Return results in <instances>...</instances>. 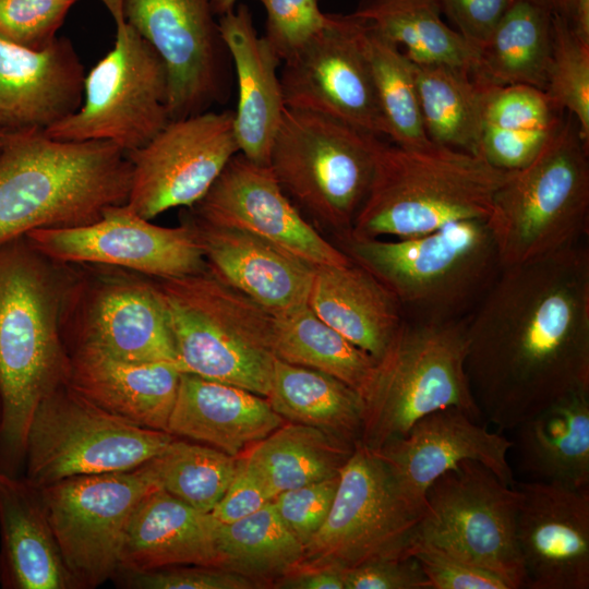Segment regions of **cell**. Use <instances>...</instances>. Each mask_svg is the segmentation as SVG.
<instances>
[{"label":"cell","instance_id":"obj_1","mask_svg":"<svg viewBox=\"0 0 589 589\" xmlns=\"http://www.w3.org/2000/svg\"><path fill=\"white\" fill-rule=\"evenodd\" d=\"M466 371L498 432L589 392V249L502 267L469 314Z\"/></svg>","mask_w":589,"mask_h":589},{"label":"cell","instance_id":"obj_2","mask_svg":"<svg viewBox=\"0 0 589 589\" xmlns=\"http://www.w3.org/2000/svg\"><path fill=\"white\" fill-rule=\"evenodd\" d=\"M64 268L25 237L0 245V470L13 476L24 464L36 407L68 378L62 312L70 272Z\"/></svg>","mask_w":589,"mask_h":589},{"label":"cell","instance_id":"obj_3","mask_svg":"<svg viewBox=\"0 0 589 589\" xmlns=\"http://www.w3.org/2000/svg\"><path fill=\"white\" fill-rule=\"evenodd\" d=\"M131 163L109 141L9 133L0 152V245L40 228L82 226L127 203Z\"/></svg>","mask_w":589,"mask_h":589},{"label":"cell","instance_id":"obj_4","mask_svg":"<svg viewBox=\"0 0 589 589\" xmlns=\"http://www.w3.org/2000/svg\"><path fill=\"white\" fill-rule=\"evenodd\" d=\"M508 175L480 155L434 143L404 147L380 139L369 192L346 236L409 238L461 220H486Z\"/></svg>","mask_w":589,"mask_h":589},{"label":"cell","instance_id":"obj_5","mask_svg":"<svg viewBox=\"0 0 589 589\" xmlns=\"http://www.w3.org/2000/svg\"><path fill=\"white\" fill-rule=\"evenodd\" d=\"M340 249L397 300L402 315L444 321L468 315L501 271L485 220H461L398 240L339 238Z\"/></svg>","mask_w":589,"mask_h":589},{"label":"cell","instance_id":"obj_6","mask_svg":"<svg viewBox=\"0 0 589 589\" xmlns=\"http://www.w3.org/2000/svg\"><path fill=\"white\" fill-rule=\"evenodd\" d=\"M154 283L180 370L266 397L274 316L208 268Z\"/></svg>","mask_w":589,"mask_h":589},{"label":"cell","instance_id":"obj_7","mask_svg":"<svg viewBox=\"0 0 589 589\" xmlns=\"http://www.w3.org/2000/svg\"><path fill=\"white\" fill-rule=\"evenodd\" d=\"M539 154L509 171L485 223L501 267L582 242L589 232L588 147L568 113Z\"/></svg>","mask_w":589,"mask_h":589},{"label":"cell","instance_id":"obj_8","mask_svg":"<svg viewBox=\"0 0 589 589\" xmlns=\"http://www.w3.org/2000/svg\"><path fill=\"white\" fill-rule=\"evenodd\" d=\"M469 314L444 321L404 318L362 397L359 443L380 448L443 408L483 418L466 371Z\"/></svg>","mask_w":589,"mask_h":589},{"label":"cell","instance_id":"obj_9","mask_svg":"<svg viewBox=\"0 0 589 589\" xmlns=\"http://www.w3.org/2000/svg\"><path fill=\"white\" fill-rule=\"evenodd\" d=\"M381 137L326 115L286 107L268 166L292 203L341 238L369 192Z\"/></svg>","mask_w":589,"mask_h":589},{"label":"cell","instance_id":"obj_10","mask_svg":"<svg viewBox=\"0 0 589 589\" xmlns=\"http://www.w3.org/2000/svg\"><path fill=\"white\" fill-rule=\"evenodd\" d=\"M116 25L115 44L84 77L80 108L44 132L60 141H109L125 153L168 122L167 69L123 16L122 0H100Z\"/></svg>","mask_w":589,"mask_h":589},{"label":"cell","instance_id":"obj_11","mask_svg":"<svg viewBox=\"0 0 589 589\" xmlns=\"http://www.w3.org/2000/svg\"><path fill=\"white\" fill-rule=\"evenodd\" d=\"M175 437L119 419L64 383L32 416L24 478L40 489L72 477L132 470L161 454Z\"/></svg>","mask_w":589,"mask_h":589},{"label":"cell","instance_id":"obj_12","mask_svg":"<svg viewBox=\"0 0 589 589\" xmlns=\"http://www.w3.org/2000/svg\"><path fill=\"white\" fill-rule=\"evenodd\" d=\"M520 492L476 460H464L426 490L414 541L432 544L526 588L517 543Z\"/></svg>","mask_w":589,"mask_h":589},{"label":"cell","instance_id":"obj_13","mask_svg":"<svg viewBox=\"0 0 589 589\" xmlns=\"http://www.w3.org/2000/svg\"><path fill=\"white\" fill-rule=\"evenodd\" d=\"M338 478L327 518L304 546L299 565L346 569L409 557L420 516L404 501L378 455L358 442Z\"/></svg>","mask_w":589,"mask_h":589},{"label":"cell","instance_id":"obj_14","mask_svg":"<svg viewBox=\"0 0 589 589\" xmlns=\"http://www.w3.org/2000/svg\"><path fill=\"white\" fill-rule=\"evenodd\" d=\"M158 488L144 464L127 471L72 477L38 489L74 588H96L116 576L132 514Z\"/></svg>","mask_w":589,"mask_h":589},{"label":"cell","instance_id":"obj_15","mask_svg":"<svg viewBox=\"0 0 589 589\" xmlns=\"http://www.w3.org/2000/svg\"><path fill=\"white\" fill-rule=\"evenodd\" d=\"M107 267L86 275L70 272L62 312L68 350L86 347L127 361L178 365L154 280Z\"/></svg>","mask_w":589,"mask_h":589},{"label":"cell","instance_id":"obj_16","mask_svg":"<svg viewBox=\"0 0 589 589\" xmlns=\"http://www.w3.org/2000/svg\"><path fill=\"white\" fill-rule=\"evenodd\" d=\"M122 13L166 65L169 120L227 101L233 71L214 0H122Z\"/></svg>","mask_w":589,"mask_h":589},{"label":"cell","instance_id":"obj_17","mask_svg":"<svg viewBox=\"0 0 589 589\" xmlns=\"http://www.w3.org/2000/svg\"><path fill=\"white\" fill-rule=\"evenodd\" d=\"M25 238L43 255L64 265H101L156 279L196 274L207 268L193 220L161 227L125 203L107 207L91 224L40 228Z\"/></svg>","mask_w":589,"mask_h":589},{"label":"cell","instance_id":"obj_18","mask_svg":"<svg viewBox=\"0 0 589 589\" xmlns=\"http://www.w3.org/2000/svg\"><path fill=\"white\" fill-rule=\"evenodd\" d=\"M237 153L232 110L169 120L145 145L127 153L125 204L148 220L175 207H193Z\"/></svg>","mask_w":589,"mask_h":589},{"label":"cell","instance_id":"obj_19","mask_svg":"<svg viewBox=\"0 0 589 589\" xmlns=\"http://www.w3.org/2000/svg\"><path fill=\"white\" fill-rule=\"evenodd\" d=\"M365 22L330 13L329 23L292 56L279 74L287 108L329 116L387 136L363 45Z\"/></svg>","mask_w":589,"mask_h":589},{"label":"cell","instance_id":"obj_20","mask_svg":"<svg viewBox=\"0 0 589 589\" xmlns=\"http://www.w3.org/2000/svg\"><path fill=\"white\" fill-rule=\"evenodd\" d=\"M196 218L257 236L313 266L352 263L325 239L286 195L269 166L237 153L203 199Z\"/></svg>","mask_w":589,"mask_h":589},{"label":"cell","instance_id":"obj_21","mask_svg":"<svg viewBox=\"0 0 589 589\" xmlns=\"http://www.w3.org/2000/svg\"><path fill=\"white\" fill-rule=\"evenodd\" d=\"M513 441L490 431L465 410L448 407L419 419L401 437L373 449L386 465L404 501L420 518L429 486L464 460H476L514 485L508 461ZM372 449V448H371Z\"/></svg>","mask_w":589,"mask_h":589},{"label":"cell","instance_id":"obj_22","mask_svg":"<svg viewBox=\"0 0 589 589\" xmlns=\"http://www.w3.org/2000/svg\"><path fill=\"white\" fill-rule=\"evenodd\" d=\"M520 492L517 543L530 589L589 588V488L530 480Z\"/></svg>","mask_w":589,"mask_h":589},{"label":"cell","instance_id":"obj_23","mask_svg":"<svg viewBox=\"0 0 589 589\" xmlns=\"http://www.w3.org/2000/svg\"><path fill=\"white\" fill-rule=\"evenodd\" d=\"M84 77L68 38L34 50L0 37V127L45 131L80 108Z\"/></svg>","mask_w":589,"mask_h":589},{"label":"cell","instance_id":"obj_24","mask_svg":"<svg viewBox=\"0 0 589 589\" xmlns=\"http://www.w3.org/2000/svg\"><path fill=\"white\" fill-rule=\"evenodd\" d=\"M207 268L273 316L308 305L315 266L252 233L195 218Z\"/></svg>","mask_w":589,"mask_h":589},{"label":"cell","instance_id":"obj_25","mask_svg":"<svg viewBox=\"0 0 589 589\" xmlns=\"http://www.w3.org/2000/svg\"><path fill=\"white\" fill-rule=\"evenodd\" d=\"M218 24L237 83L233 129L239 153L268 166L272 143L286 109L277 73L281 60L264 36L257 35L245 4L219 16Z\"/></svg>","mask_w":589,"mask_h":589},{"label":"cell","instance_id":"obj_26","mask_svg":"<svg viewBox=\"0 0 589 589\" xmlns=\"http://www.w3.org/2000/svg\"><path fill=\"white\" fill-rule=\"evenodd\" d=\"M69 357L72 389L119 419L167 432L182 374L177 364L127 361L86 347Z\"/></svg>","mask_w":589,"mask_h":589},{"label":"cell","instance_id":"obj_27","mask_svg":"<svg viewBox=\"0 0 589 589\" xmlns=\"http://www.w3.org/2000/svg\"><path fill=\"white\" fill-rule=\"evenodd\" d=\"M285 422L261 395L182 372L167 432L238 457Z\"/></svg>","mask_w":589,"mask_h":589},{"label":"cell","instance_id":"obj_28","mask_svg":"<svg viewBox=\"0 0 589 589\" xmlns=\"http://www.w3.org/2000/svg\"><path fill=\"white\" fill-rule=\"evenodd\" d=\"M216 520L158 488L129 521L119 570L146 572L177 565L219 567Z\"/></svg>","mask_w":589,"mask_h":589},{"label":"cell","instance_id":"obj_29","mask_svg":"<svg viewBox=\"0 0 589 589\" xmlns=\"http://www.w3.org/2000/svg\"><path fill=\"white\" fill-rule=\"evenodd\" d=\"M0 581L9 589L74 588L39 490L0 470Z\"/></svg>","mask_w":589,"mask_h":589},{"label":"cell","instance_id":"obj_30","mask_svg":"<svg viewBox=\"0 0 589 589\" xmlns=\"http://www.w3.org/2000/svg\"><path fill=\"white\" fill-rule=\"evenodd\" d=\"M308 305L324 323L376 361L405 318L395 297L353 262L316 266Z\"/></svg>","mask_w":589,"mask_h":589},{"label":"cell","instance_id":"obj_31","mask_svg":"<svg viewBox=\"0 0 589 589\" xmlns=\"http://www.w3.org/2000/svg\"><path fill=\"white\" fill-rule=\"evenodd\" d=\"M515 430L519 467L531 480L589 488V392L560 399Z\"/></svg>","mask_w":589,"mask_h":589},{"label":"cell","instance_id":"obj_32","mask_svg":"<svg viewBox=\"0 0 589 589\" xmlns=\"http://www.w3.org/2000/svg\"><path fill=\"white\" fill-rule=\"evenodd\" d=\"M545 92L528 85H485L479 155L502 170L529 164L563 119Z\"/></svg>","mask_w":589,"mask_h":589},{"label":"cell","instance_id":"obj_33","mask_svg":"<svg viewBox=\"0 0 589 589\" xmlns=\"http://www.w3.org/2000/svg\"><path fill=\"white\" fill-rule=\"evenodd\" d=\"M265 398L286 422L321 429L352 445L360 440L363 399L329 374L276 358Z\"/></svg>","mask_w":589,"mask_h":589},{"label":"cell","instance_id":"obj_34","mask_svg":"<svg viewBox=\"0 0 589 589\" xmlns=\"http://www.w3.org/2000/svg\"><path fill=\"white\" fill-rule=\"evenodd\" d=\"M551 49V14L528 0H515L478 51L471 74L484 85H528L544 92Z\"/></svg>","mask_w":589,"mask_h":589},{"label":"cell","instance_id":"obj_35","mask_svg":"<svg viewBox=\"0 0 589 589\" xmlns=\"http://www.w3.org/2000/svg\"><path fill=\"white\" fill-rule=\"evenodd\" d=\"M440 0H362L356 16L419 64L476 67L478 50L441 17Z\"/></svg>","mask_w":589,"mask_h":589},{"label":"cell","instance_id":"obj_36","mask_svg":"<svg viewBox=\"0 0 589 589\" xmlns=\"http://www.w3.org/2000/svg\"><path fill=\"white\" fill-rule=\"evenodd\" d=\"M356 445L321 429L285 422L243 455L268 493H278L339 474Z\"/></svg>","mask_w":589,"mask_h":589},{"label":"cell","instance_id":"obj_37","mask_svg":"<svg viewBox=\"0 0 589 589\" xmlns=\"http://www.w3.org/2000/svg\"><path fill=\"white\" fill-rule=\"evenodd\" d=\"M413 65L428 139L434 144L479 155L485 85L467 69L446 64Z\"/></svg>","mask_w":589,"mask_h":589},{"label":"cell","instance_id":"obj_38","mask_svg":"<svg viewBox=\"0 0 589 589\" xmlns=\"http://www.w3.org/2000/svg\"><path fill=\"white\" fill-rule=\"evenodd\" d=\"M273 351L285 362L329 374L361 397L375 372L376 360L333 329L304 305L274 316Z\"/></svg>","mask_w":589,"mask_h":589},{"label":"cell","instance_id":"obj_39","mask_svg":"<svg viewBox=\"0 0 589 589\" xmlns=\"http://www.w3.org/2000/svg\"><path fill=\"white\" fill-rule=\"evenodd\" d=\"M217 521V520H216ZM219 567L257 584L297 567L304 546L277 514L272 500L255 513L232 522H216Z\"/></svg>","mask_w":589,"mask_h":589},{"label":"cell","instance_id":"obj_40","mask_svg":"<svg viewBox=\"0 0 589 589\" xmlns=\"http://www.w3.org/2000/svg\"><path fill=\"white\" fill-rule=\"evenodd\" d=\"M363 45L388 137L404 147L432 143L423 128L413 62L366 22Z\"/></svg>","mask_w":589,"mask_h":589},{"label":"cell","instance_id":"obj_41","mask_svg":"<svg viewBox=\"0 0 589 589\" xmlns=\"http://www.w3.org/2000/svg\"><path fill=\"white\" fill-rule=\"evenodd\" d=\"M237 458L176 436L146 465L160 489L200 512L211 513L233 478Z\"/></svg>","mask_w":589,"mask_h":589},{"label":"cell","instance_id":"obj_42","mask_svg":"<svg viewBox=\"0 0 589 589\" xmlns=\"http://www.w3.org/2000/svg\"><path fill=\"white\" fill-rule=\"evenodd\" d=\"M552 49L545 94L560 111L570 113L584 143L589 146V45L581 41L568 21L551 14Z\"/></svg>","mask_w":589,"mask_h":589},{"label":"cell","instance_id":"obj_43","mask_svg":"<svg viewBox=\"0 0 589 589\" xmlns=\"http://www.w3.org/2000/svg\"><path fill=\"white\" fill-rule=\"evenodd\" d=\"M77 0H0V37L41 50L57 39V32Z\"/></svg>","mask_w":589,"mask_h":589},{"label":"cell","instance_id":"obj_44","mask_svg":"<svg viewBox=\"0 0 589 589\" xmlns=\"http://www.w3.org/2000/svg\"><path fill=\"white\" fill-rule=\"evenodd\" d=\"M266 13L264 38L281 62L292 56L330 21L321 0H257Z\"/></svg>","mask_w":589,"mask_h":589},{"label":"cell","instance_id":"obj_45","mask_svg":"<svg viewBox=\"0 0 589 589\" xmlns=\"http://www.w3.org/2000/svg\"><path fill=\"white\" fill-rule=\"evenodd\" d=\"M338 476L278 493L273 505L293 536L305 546L325 522Z\"/></svg>","mask_w":589,"mask_h":589},{"label":"cell","instance_id":"obj_46","mask_svg":"<svg viewBox=\"0 0 589 589\" xmlns=\"http://www.w3.org/2000/svg\"><path fill=\"white\" fill-rule=\"evenodd\" d=\"M408 556L419 563L430 589H512L497 575L429 543L412 542Z\"/></svg>","mask_w":589,"mask_h":589},{"label":"cell","instance_id":"obj_47","mask_svg":"<svg viewBox=\"0 0 589 589\" xmlns=\"http://www.w3.org/2000/svg\"><path fill=\"white\" fill-rule=\"evenodd\" d=\"M123 584L136 589H251L256 581L214 566L177 565L146 572L118 570Z\"/></svg>","mask_w":589,"mask_h":589},{"label":"cell","instance_id":"obj_48","mask_svg":"<svg viewBox=\"0 0 589 589\" xmlns=\"http://www.w3.org/2000/svg\"><path fill=\"white\" fill-rule=\"evenodd\" d=\"M345 589H430L412 557L386 558L341 569Z\"/></svg>","mask_w":589,"mask_h":589},{"label":"cell","instance_id":"obj_49","mask_svg":"<svg viewBox=\"0 0 589 589\" xmlns=\"http://www.w3.org/2000/svg\"><path fill=\"white\" fill-rule=\"evenodd\" d=\"M271 500L261 476L241 454L237 458L233 478L211 515L218 522H232L255 513Z\"/></svg>","mask_w":589,"mask_h":589},{"label":"cell","instance_id":"obj_50","mask_svg":"<svg viewBox=\"0 0 589 589\" xmlns=\"http://www.w3.org/2000/svg\"><path fill=\"white\" fill-rule=\"evenodd\" d=\"M515 0H440L457 32L478 51Z\"/></svg>","mask_w":589,"mask_h":589},{"label":"cell","instance_id":"obj_51","mask_svg":"<svg viewBox=\"0 0 589 589\" xmlns=\"http://www.w3.org/2000/svg\"><path fill=\"white\" fill-rule=\"evenodd\" d=\"M273 585L286 589H345L341 569L332 566L298 565Z\"/></svg>","mask_w":589,"mask_h":589},{"label":"cell","instance_id":"obj_52","mask_svg":"<svg viewBox=\"0 0 589 589\" xmlns=\"http://www.w3.org/2000/svg\"><path fill=\"white\" fill-rule=\"evenodd\" d=\"M566 20L578 38L589 45V0H573Z\"/></svg>","mask_w":589,"mask_h":589},{"label":"cell","instance_id":"obj_53","mask_svg":"<svg viewBox=\"0 0 589 589\" xmlns=\"http://www.w3.org/2000/svg\"><path fill=\"white\" fill-rule=\"evenodd\" d=\"M544 10L550 14H558L565 19L568 16L573 0H528Z\"/></svg>","mask_w":589,"mask_h":589},{"label":"cell","instance_id":"obj_54","mask_svg":"<svg viewBox=\"0 0 589 589\" xmlns=\"http://www.w3.org/2000/svg\"><path fill=\"white\" fill-rule=\"evenodd\" d=\"M238 0H214V9L217 16H221L236 8Z\"/></svg>","mask_w":589,"mask_h":589},{"label":"cell","instance_id":"obj_55","mask_svg":"<svg viewBox=\"0 0 589 589\" xmlns=\"http://www.w3.org/2000/svg\"><path fill=\"white\" fill-rule=\"evenodd\" d=\"M8 134H9V132H7L5 130H3L0 127V152H1L2 147H3L4 141H5V137H7Z\"/></svg>","mask_w":589,"mask_h":589},{"label":"cell","instance_id":"obj_56","mask_svg":"<svg viewBox=\"0 0 589 589\" xmlns=\"http://www.w3.org/2000/svg\"><path fill=\"white\" fill-rule=\"evenodd\" d=\"M1 418H2V402H1V396H0V424H1Z\"/></svg>","mask_w":589,"mask_h":589}]
</instances>
